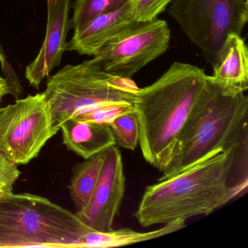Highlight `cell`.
<instances>
[{
  "label": "cell",
  "instance_id": "21",
  "mask_svg": "<svg viewBox=\"0 0 248 248\" xmlns=\"http://www.w3.org/2000/svg\"><path fill=\"white\" fill-rule=\"evenodd\" d=\"M11 94V88L8 79L0 75V108L2 98L5 95Z\"/></svg>",
  "mask_w": 248,
  "mask_h": 248
},
{
  "label": "cell",
  "instance_id": "14",
  "mask_svg": "<svg viewBox=\"0 0 248 248\" xmlns=\"http://www.w3.org/2000/svg\"><path fill=\"white\" fill-rule=\"evenodd\" d=\"M106 150L85 159V162L78 164L74 168L68 187L76 213L83 210L89 203L101 175Z\"/></svg>",
  "mask_w": 248,
  "mask_h": 248
},
{
  "label": "cell",
  "instance_id": "6",
  "mask_svg": "<svg viewBox=\"0 0 248 248\" xmlns=\"http://www.w3.org/2000/svg\"><path fill=\"white\" fill-rule=\"evenodd\" d=\"M168 14L213 67L229 36L242 34L248 5L245 0H172Z\"/></svg>",
  "mask_w": 248,
  "mask_h": 248
},
{
  "label": "cell",
  "instance_id": "19",
  "mask_svg": "<svg viewBox=\"0 0 248 248\" xmlns=\"http://www.w3.org/2000/svg\"><path fill=\"white\" fill-rule=\"evenodd\" d=\"M16 164L0 152V197L14 193V186L21 175Z\"/></svg>",
  "mask_w": 248,
  "mask_h": 248
},
{
  "label": "cell",
  "instance_id": "10",
  "mask_svg": "<svg viewBox=\"0 0 248 248\" xmlns=\"http://www.w3.org/2000/svg\"><path fill=\"white\" fill-rule=\"evenodd\" d=\"M71 0H62L53 16L47 22L46 37L37 57L26 68L25 78L35 89L60 64L66 50V38L71 27Z\"/></svg>",
  "mask_w": 248,
  "mask_h": 248
},
{
  "label": "cell",
  "instance_id": "13",
  "mask_svg": "<svg viewBox=\"0 0 248 248\" xmlns=\"http://www.w3.org/2000/svg\"><path fill=\"white\" fill-rule=\"evenodd\" d=\"M212 78L221 86L235 92L248 89V51L241 35L230 34L221 57L213 66Z\"/></svg>",
  "mask_w": 248,
  "mask_h": 248
},
{
  "label": "cell",
  "instance_id": "20",
  "mask_svg": "<svg viewBox=\"0 0 248 248\" xmlns=\"http://www.w3.org/2000/svg\"><path fill=\"white\" fill-rule=\"evenodd\" d=\"M0 64L2 66V72H3L4 75H5V78L9 82L10 86L11 88V94L18 99V97H20V95L22 94V87H21L14 69L11 67L9 63H8L6 56L5 55V52H4L1 45H0Z\"/></svg>",
  "mask_w": 248,
  "mask_h": 248
},
{
  "label": "cell",
  "instance_id": "11",
  "mask_svg": "<svg viewBox=\"0 0 248 248\" xmlns=\"http://www.w3.org/2000/svg\"><path fill=\"white\" fill-rule=\"evenodd\" d=\"M131 1L123 8L97 17L82 30L75 31L66 50L94 56L104 44L120 33L137 24Z\"/></svg>",
  "mask_w": 248,
  "mask_h": 248
},
{
  "label": "cell",
  "instance_id": "4",
  "mask_svg": "<svg viewBox=\"0 0 248 248\" xmlns=\"http://www.w3.org/2000/svg\"><path fill=\"white\" fill-rule=\"evenodd\" d=\"M91 228L46 197L24 193L0 197V248H79Z\"/></svg>",
  "mask_w": 248,
  "mask_h": 248
},
{
  "label": "cell",
  "instance_id": "7",
  "mask_svg": "<svg viewBox=\"0 0 248 248\" xmlns=\"http://www.w3.org/2000/svg\"><path fill=\"white\" fill-rule=\"evenodd\" d=\"M58 132L43 93L0 108V152L17 165L37 157Z\"/></svg>",
  "mask_w": 248,
  "mask_h": 248
},
{
  "label": "cell",
  "instance_id": "3",
  "mask_svg": "<svg viewBox=\"0 0 248 248\" xmlns=\"http://www.w3.org/2000/svg\"><path fill=\"white\" fill-rule=\"evenodd\" d=\"M248 120L245 92L226 89L207 75L159 179L173 176L217 151L248 148Z\"/></svg>",
  "mask_w": 248,
  "mask_h": 248
},
{
  "label": "cell",
  "instance_id": "2",
  "mask_svg": "<svg viewBox=\"0 0 248 248\" xmlns=\"http://www.w3.org/2000/svg\"><path fill=\"white\" fill-rule=\"evenodd\" d=\"M204 71L174 62L156 82L140 88L133 104L139 121L140 151L145 161L160 172L205 84Z\"/></svg>",
  "mask_w": 248,
  "mask_h": 248
},
{
  "label": "cell",
  "instance_id": "17",
  "mask_svg": "<svg viewBox=\"0 0 248 248\" xmlns=\"http://www.w3.org/2000/svg\"><path fill=\"white\" fill-rule=\"evenodd\" d=\"M132 111H135L133 104H107L95 107L75 117L84 121L110 124L119 116Z\"/></svg>",
  "mask_w": 248,
  "mask_h": 248
},
{
  "label": "cell",
  "instance_id": "9",
  "mask_svg": "<svg viewBox=\"0 0 248 248\" xmlns=\"http://www.w3.org/2000/svg\"><path fill=\"white\" fill-rule=\"evenodd\" d=\"M126 178L121 152L115 146L106 150L99 179L88 205L77 212L79 218L91 229L112 230L125 192Z\"/></svg>",
  "mask_w": 248,
  "mask_h": 248
},
{
  "label": "cell",
  "instance_id": "12",
  "mask_svg": "<svg viewBox=\"0 0 248 248\" xmlns=\"http://www.w3.org/2000/svg\"><path fill=\"white\" fill-rule=\"evenodd\" d=\"M60 130L63 144L85 160L117 145L109 124L72 117L61 125Z\"/></svg>",
  "mask_w": 248,
  "mask_h": 248
},
{
  "label": "cell",
  "instance_id": "1",
  "mask_svg": "<svg viewBox=\"0 0 248 248\" xmlns=\"http://www.w3.org/2000/svg\"><path fill=\"white\" fill-rule=\"evenodd\" d=\"M248 148L239 151H217L170 178L148 186L135 217L143 227L208 216L225 205L243 188L232 182L240 158Z\"/></svg>",
  "mask_w": 248,
  "mask_h": 248
},
{
  "label": "cell",
  "instance_id": "22",
  "mask_svg": "<svg viewBox=\"0 0 248 248\" xmlns=\"http://www.w3.org/2000/svg\"><path fill=\"white\" fill-rule=\"evenodd\" d=\"M62 2V0H47V21H50L51 17L53 16L55 11H56L57 7L59 6V3Z\"/></svg>",
  "mask_w": 248,
  "mask_h": 248
},
{
  "label": "cell",
  "instance_id": "16",
  "mask_svg": "<svg viewBox=\"0 0 248 248\" xmlns=\"http://www.w3.org/2000/svg\"><path fill=\"white\" fill-rule=\"evenodd\" d=\"M109 125L119 146L129 150L136 149L139 143L140 130L135 111L119 116Z\"/></svg>",
  "mask_w": 248,
  "mask_h": 248
},
{
  "label": "cell",
  "instance_id": "18",
  "mask_svg": "<svg viewBox=\"0 0 248 248\" xmlns=\"http://www.w3.org/2000/svg\"><path fill=\"white\" fill-rule=\"evenodd\" d=\"M172 0H131L138 22H147L157 18Z\"/></svg>",
  "mask_w": 248,
  "mask_h": 248
},
{
  "label": "cell",
  "instance_id": "23",
  "mask_svg": "<svg viewBox=\"0 0 248 248\" xmlns=\"http://www.w3.org/2000/svg\"><path fill=\"white\" fill-rule=\"evenodd\" d=\"M245 1H246V2H248V0H245Z\"/></svg>",
  "mask_w": 248,
  "mask_h": 248
},
{
  "label": "cell",
  "instance_id": "8",
  "mask_svg": "<svg viewBox=\"0 0 248 248\" xmlns=\"http://www.w3.org/2000/svg\"><path fill=\"white\" fill-rule=\"evenodd\" d=\"M170 40L168 23L156 18L120 33L104 44L93 59L107 73L131 79L168 50Z\"/></svg>",
  "mask_w": 248,
  "mask_h": 248
},
{
  "label": "cell",
  "instance_id": "15",
  "mask_svg": "<svg viewBox=\"0 0 248 248\" xmlns=\"http://www.w3.org/2000/svg\"><path fill=\"white\" fill-rule=\"evenodd\" d=\"M131 0H76L71 27L78 31L97 17L114 12Z\"/></svg>",
  "mask_w": 248,
  "mask_h": 248
},
{
  "label": "cell",
  "instance_id": "5",
  "mask_svg": "<svg viewBox=\"0 0 248 248\" xmlns=\"http://www.w3.org/2000/svg\"><path fill=\"white\" fill-rule=\"evenodd\" d=\"M139 90L132 79L107 73L93 59L62 68L49 78L43 93L59 131L66 120L99 106L134 104Z\"/></svg>",
  "mask_w": 248,
  "mask_h": 248
}]
</instances>
